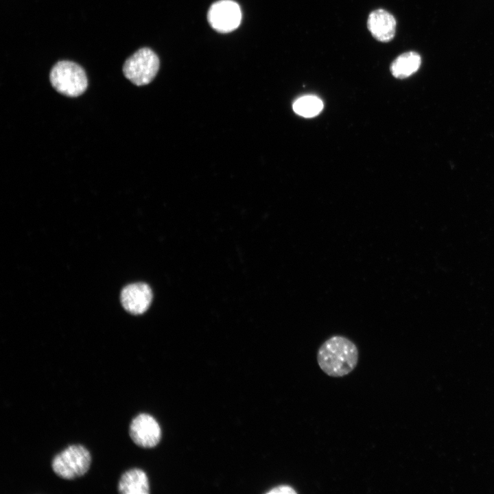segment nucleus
Returning a JSON list of instances; mask_svg holds the SVG:
<instances>
[{"label": "nucleus", "instance_id": "9", "mask_svg": "<svg viewBox=\"0 0 494 494\" xmlns=\"http://www.w3.org/2000/svg\"><path fill=\"white\" fill-rule=\"evenodd\" d=\"M149 482L146 473L138 468L131 469L122 474L118 491L124 494L149 493Z\"/></svg>", "mask_w": 494, "mask_h": 494}, {"label": "nucleus", "instance_id": "11", "mask_svg": "<svg viewBox=\"0 0 494 494\" xmlns=\"http://www.w3.org/2000/svg\"><path fill=\"white\" fill-rule=\"evenodd\" d=\"M294 111L304 117H313L323 108L322 100L314 95H305L298 98L293 104Z\"/></svg>", "mask_w": 494, "mask_h": 494}, {"label": "nucleus", "instance_id": "7", "mask_svg": "<svg viewBox=\"0 0 494 494\" xmlns=\"http://www.w3.org/2000/svg\"><path fill=\"white\" fill-rule=\"evenodd\" d=\"M152 292L144 283H136L126 286L121 293V302L124 309L132 314H141L150 307Z\"/></svg>", "mask_w": 494, "mask_h": 494}, {"label": "nucleus", "instance_id": "6", "mask_svg": "<svg viewBox=\"0 0 494 494\" xmlns=\"http://www.w3.org/2000/svg\"><path fill=\"white\" fill-rule=\"evenodd\" d=\"M129 434L138 446L152 448L159 443L161 431L159 424L152 416L142 413L132 419L129 427Z\"/></svg>", "mask_w": 494, "mask_h": 494}, {"label": "nucleus", "instance_id": "4", "mask_svg": "<svg viewBox=\"0 0 494 494\" xmlns=\"http://www.w3.org/2000/svg\"><path fill=\"white\" fill-rule=\"evenodd\" d=\"M159 69V60L150 49H139L125 61L123 73L125 77L137 86L151 82Z\"/></svg>", "mask_w": 494, "mask_h": 494}, {"label": "nucleus", "instance_id": "10", "mask_svg": "<svg viewBox=\"0 0 494 494\" xmlns=\"http://www.w3.org/2000/svg\"><path fill=\"white\" fill-rule=\"evenodd\" d=\"M421 64L420 55L415 51H408L399 55L391 64L390 71L397 78H405L419 69Z\"/></svg>", "mask_w": 494, "mask_h": 494}, {"label": "nucleus", "instance_id": "1", "mask_svg": "<svg viewBox=\"0 0 494 494\" xmlns=\"http://www.w3.org/2000/svg\"><path fill=\"white\" fill-rule=\"evenodd\" d=\"M359 352L349 338L335 335L327 339L318 348L317 362L328 376L341 377L349 375L356 367Z\"/></svg>", "mask_w": 494, "mask_h": 494}, {"label": "nucleus", "instance_id": "2", "mask_svg": "<svg viewBox=\"0 0 494 494\" xmlns=\"http://www.w3.org/2000/svg\"><path fill=\"white\" fill-rule=\"evenodd\" d=\"M49 80L54 89L67 97L82 95L88 86L84 69L74 62L62 60L52 67Z\"/></svg>", "mask_w": 494, "mask_h": 494}, {"label": "nucleus", "instance_id": "3", "mask_svg": "<svg viewBox=\"0 0 494 494\" xmlns=\"http://www.w3.org/2000/svg\"><path fill=\"white\" fill-rule=\"evenodd\" d=\"M91 464L89 451L82 445H71L54 456L51 467L58 477L73 480L84 475Z\"/></svg>", "mask_w": 494, "mask_h": 494}, {"label": "nucleus", "instance_id": "8", "mask_svg": "<svg viewBox=\"0 0 494 494\" xmlns=\"http://www.w3.org/2000/svg\"><path fill=\"white\" fill-rule=\"evenodd\" d=\"M396 20L383 9L373 11L368 16L367 26L373 36L383 43L391 40L396 32Z\"/></svg>", "mask_w": 494, "mask_h": 494}, {"label": "nucleus", "instance_id": "5", "mask_svg": "<svg viewBox=\"0 0 494 494\" xmlns=\"http://www.w3.org/2000/svg\"><path fill=\"white\" fill-rule=\"evenodd\" d=\"M242 12L237 3L231 0L213 3L208 12V21L217 32L226 33L235 30L240 24Z\"/></svg>", "mask_w": 494, "mask_h": 494}, {"label": "nucleus", "instance_id": "12", "mask_svg": "<svg viewBox=\"0 0 494 494\" xmlns=\"http://www.w3.org/2000/svg\"><path fill=\"white\" fill-rule=\"evenodd\" d=\"M268 494H293L297 492L290 486L280 485L267 492Z\"/></svg>", "mask_w": 494, "mask_h": 494}]
</instances>
